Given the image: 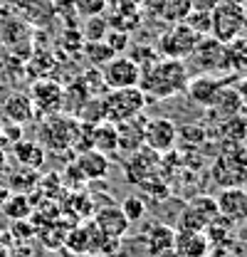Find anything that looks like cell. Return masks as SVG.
I'll return each instance as SVG.
<instances>
[{
	"label": "cell",
	"instance_id": "11",
	"mask_svg": "<svg viewBox=\"0 0 247 257\" xmlns=\"http://www.w3.org/2000/svg\"><path fill=\"white\" fill-rule=\"evenodd\" d=\"M230 50L227 45H220L213 37H200V42L195 45L190 60L203 69V74H213L217 69H227V60H230Z\"/></svg>",
	"mask_w": 247,
	"mask_h": 257
},
{
	"label": "cell",
	"instance_id": "9",
	"mask_svg": "<svg viewBox=\"0 0 247 257\" xmlns=\"http://www.w3.org/2000/svg\"><path fill=\"white\" fill-rule=\"evenodd\" d=\"M104 84L106 89H129V87H139L141 82V67L126 55H116L114 60L104 64Z\"/></svg>",
	"mask_w": 247,
	"mask_h": 257
},
{
	"label": "cell",
	"instance_id": "8",
	"mask_svg": "<svg viewBox=\"0 0 247 257\" xmlns=\"http://www.w3.org/2000/svg\"><path fill=\"white\" fill-rule=\"evenodd\" d=\"M144 146L151 149L158 156L171 154L178 146V126L168 119V116H154L146 119V128H144Z\"/></svg>",
	"mask_w": 247,
	"mask_h": 257
},
{
	"label": "cell",
	"instance_id": "6",
	"mask_svg": "<svg viewBox=\"0 0 247 257\" xmlns=\"http://www.w3.org/2000/svg\"><path fill=\"white\" fill-rule=\"evenodd\" d=\"M217 218V203L215 195L200 193L195 198H190L181 208L178 220H176V230H205L208 225Z\"/></svg>",
	"mask_w": 247,
	"mask_h": 257
},
{
	"label": "cell",
	"instance_id": "32",
	"mask_svg": "<svg viewBox=\"0 0 247 257\" xmlns=\"http://www.w3.org/2000/svg\"><path fill=\"white\" fill-rule=\"evenodd\" d=\"M119 208H121L124 218L129 223H139L146 215V200H144V195H126Z\"/></svg>",
	"mask_w": 247,
	"mask_h": 257
},
{
	"label": "cell",
	"instance_id": "24",
	"mask_svg": "<svg viewBox=\"0 0 247 257\" xmlns=\"http://www.w3.org/2000/svg\"><path fill=\"white\" fill-rule=\"evenodd\" d=\"M92 149L104 154V156H111L119 151V136H116V124L111 121H99L92 126Z\"/></svg>",
	"mask_w": 247,
	"mask_h": 257
},
{
	"label": "cell",
	"instance_id": "10",
	"mask_svg": "<svg viewBox=\"0 0 247 257\" xmlns=\"http://www.w3.org/2000/svg\"><path fill=\"white\" fill-rule=\"evenodd\" d=\"M200 42V35H195L193 30H188L183 23L173 25L171 30L161 37V55L168 57V60H188L195 50V45Z\"/></svg>",
	"mask_w": 247,
	"mask_h": 257
},
{
	"label": "cell",
	"instance_id": "16",
	"mask_svg": "<svg viewBox=\"0 0 247 257\" xmlns=\"http://www.w3.org/2000/svg\"><path fill=\"white\" fill-rule=\"evenodd\" d=\"M245 109L247 106L242 104L240 94L235 92V87H232V84H225L215 94L213 104L208 106V114L220 124V121H225V119H232V116H237V114H245Z\"/></svg>",
	"mask_w": 247,
	"mask_h": 257
},
{
	"label": "cell",
	"instance_id": "17",
	"mask_svg": "<svg viewBox=\"0 0 247 257\" xmlns=\"http://www.w3.org/2000/svg\"><path fill=\"white\" fill-rule=\"evenodd\" d=\"M173 250L181 257H210V240L200 230H176Z\"/></svg>",
	"mask_w": 247,
	"mask_h": 257
},
{
	"label": "cell",
	"instance_id": "26",
	"mask_svg": "<svg viewBox=\"0 0 247 257\" xmlns=\"http://www.w3.org/2000/svg\"><path fill=\"white\" fill-rule=\"evenodd\" d=\"M32 208H35V198H32V195H25V193H10L8 200L0 205L3 215L10 218L13 223H15V220H28L32 215Z\"/></svg>",
	"mask_w": 247,
	"mask_h": 257
},
{
	"label": "cell",
	"instance_id": "42",
	"mask_svg": "<svg viewBox=\"0 0 247 257\" xmlns=\"http://www.w3.org/2000/svg\"><path fill=\"white\" fill-rule=\"evenodd\" d=\"M232 3H240V5H247V0H232Z\"/></svg>",
	"mask_w": 247,
	"mask_h": 257
},
{
	"label": "cell",
	"instance_id": "1",
	"mask_svg": "<svg viewBox=\"0 0 247 257\" xmlns=\"http://www.w3.org/2000/svg\"><path fill=\"white\" fill-rule=\"evenodd\" d=\"M190 74L183 60H156L154 64L141 69V82L139 89L146 94V99H173L178 94H185Z\"/></svg>",
	"mask_w": 247,
	"mask_h": 257
},
{
	"label": "cell",
	"instance_id": "40",
	"mask_svg": "<svg viewBox=\"0 0 247 257\" xmlns=\"http://www.w3.org/2000/svg\"><path fill=\"white\" fill-rule=\"evenodd\" d=\"M5 168H8V154H5V149L0 146V176L5 173Z\"/></svg>",
	"mask_w": 247,
	"mask_h": 257
},
{
	"label": "cell",
	"instance_id": "39",
	"mask_svg": "<svg viewBox=\"0 0 247 257\" xmlns=\"http://www.w3.org/2000/svg\"><path fill=\"white\" fill-rule=\"evenodd\" d=\"M8 195H10V188H8V183H3V178H0V205L8 200Z\"/></svg>",
	"mask_w": 247,
	"mask_h": 257
},
{
	"label": "cell",
	"instance_id": "35",
	"mask_svg": "<svg viewBox=\"0 0 247 257\" xmlns=\"http://www.w3.org/2000/svg\"><path fill=\"white\" fill-rule=\"evenodd\" d=\"M62 188L64 191H69V193H77V191H82V186L87 183L84 181V176L79 173V168L74 166V161H69L67 163V168H64V173H62Z\"/></svg>",
	"mask_w": 247,
	"mask_h": 257
},
{
	"label": "cell",
	"instance_id": "12",
	"mask_svg": "<svg viewBox=\"0 0 247 257\" xmlns=\"http://www.w3.org/2000/svg\"><path fill=\"white\" fill-rule=\"evenodd\" d=\"M131 159H126L124 163V168H126V178L131 181V183H146V181H151L156 178V171L161 168V159H158V154H154L151 149H146V146H141L139 151H134V154H129Z\"/></svg>",
	"mask_w": 247,
	"mask_h": 257
},
{
	"label": "cell",
	"instance_id": "4",
	"mask_svg": "<svg viewBox=\"0 0 247 257\" xmlns=\"http://www.w3.org/2000/svg\"><path fill=\"white\" fill-rule=\"evenodd\" d=\"M240 146H225L220 151L215 163L210 166V178L220 188H242L247 176V149Z\"/></svg>",
	"mask_w": 247,
	"mask_h": 257
},
{
	"label": "cell",
	"instance_id": "2",
	"mask_svg": "<svg viewBox=\"0 0 247 257\" xmlns=\"http://www.w3.org/2000/svg\"><path fill=\"white\" fill-rule=\"evenodd\" d=\"M79 119L77 116H72V114H52V116H45L42 119V126L37 131V141L42 144V149L45 151H69L72 146H74V141H77V136H79Z\"/></svg>",
	"mask_w": 247,
	"mask_h": 257
},
{
	"label": "cell",
	"instance_id": "25",
	"mask_svg": "<svg viewBox=\"0 0 247 257\" xmlns=\"http://www.w3.org/2000/svg\"><path fill=\"white\" fill-rule=\"evenodd\" d=\"M220 141L225 146H240L247 141V114H237L232 119H225L217 124Z\"/></svg>",
	"mask_w": 247,
	"mask_h": 257
},
{
	"label": "cell",
	"instance_id": "7",
	"mask_svg": "<svg viewBox=\"0 0 247 257\" xmlns=\"http://www.w3.org/2000/svg\"><path fill=\"white\" fill-rule=\"evenodd\" d=\"M30 99L32 106H35V114L52 116V114L64 111V87L57 79H50V77L35 79L30 87Z\"/></svg>",
	"mask_w": 247,
	"mask_h": 257
},
{
	"label": "cell",
	"instance_id": "18",
	"mask_svg": "<svg viewBox=\"0 0 247 257\" xmlns=\"http://www.w3.org/2000/svg\"><path fill=\"white\" fill-rule=\"evenodd\" d=\"M146 119L144 114L126 119L121 124H116V136H119V151L124 154H134L144 146V128H146Z\"/></svg>",
	"mask_w": 247,
	"mask_h": 257
},
{
	"label": "cell",
	"instance_id": "20",
	"mask_svg": "<svg viewBox=\"0 0 247 257\" xmlns=\"http://www.w3.org/2000/svg\"><path fill=\"white\" fill-rule=\"evenodd\" d=\"M3 114H5V121L10 124H25L35 116V106H32L30 94L25 92H10V94L3 99Z\"/></svg>",
	"mask_w": 247,
	"mask_h": 257
},
{
	"label": "cell",
	"instance_id": "31",
	"mask_svg": "<svg viewBox=\"0 0 247 257\" xmlns=\"http://www.w3.org/2000/svg\"><path fill=\"white\" fill-rule=\"evenodd\" d=\"M79 30H82L84 42H99V40H104L106 32H109V20H106L104 15L87 18V20H84V28H79Z\"/></svg>",
	"mask_w": 247,
	"mask_h": 257
},
{
	"label": "cell",
	"instance_id": "41",
	"mask_svg": "<svg viewBox=\"0 0 247 257\" xmlns=\"http://www.w3.org/2000/svg\"><path fill=\"white\" fill-rule=\"evenodd\" d=\"M151 257H181L176 250H166V252H158V255H151Z\"/></svg>",
	"mask_w": 247,
	"mask_h": 257
},
{
	"label": "cell",
	"instance_id": "43",
	"mask_svg": "<svg viewBox=\"0 0 247 257\" xmlns=\"http://www.w3.org/2000/svg\"><path fill=\"white\" fill-rule=\"evenodd\" d=\"M87 257H106V255H101V252H96V255H87Z\"/></svg>",
	"mask_w": 247,
	"mask_h": 257
},
{
	"label": "cell",
	"instance_id": "28",
	"mask_svg": "<svg viewBox=\"0 0 247 257\" xmlns=\"http://www.w3.org/2000/svg\"><path fill=\"white\" fill-rule=\"evenodd\" d=\"M64 235H67V227H62L60 220H55V223L37 227L35 237H40L47 250H60V247H64Z\"/></svg>",
	"mask_w": 247,
	"mask_h": 257
},
{
	"label": "cell",
	"instance_id": "21",
	"mask_svg": "<svg viewBox=\"0 0 247 257\" xmlns=\"http://www.w3.org/2000/svg\"><path fill=\"white\" fill-rule=\"evenodd\" d=\"M23 20L30 25H50L55 20V0H15Z\"/></svg>",
	"mask_w": 247,
	"mask_h": 257
},
{
	"label": "cell",
	"instance_id": "29",
	"mask_svg": "<svg viewBox=\"0 0 247 257\" xmlns=\"http://www.w3.org/2000/svg\"><path fill=\"white\" fill-rule=\"evenodd\" d=\"M37 183H40L37 171L23 168L20 173H15V176L8 181V188H10V193H25V195H32V193L37 191Z\"/></svg>",
	"mask_w": 247,
	"mask_h": 257
},
{
	"label": "cell",
	"instance_id": "30",
	"mask_svg": "<svg viewBox=\"0 0 247 257\" xmlns=\"http://www.w3.org/2000/svg\"><path fill=\"white\" fill-rule=\"evenodd\" d=\"M82 52H84L87 62L92 64V67H104L109 60L116 57L104 40H99V42H84V45H82Z\"/></svg>",
	"mask_w": 247,
	"mask_h": 257
},
{
	"label": "cell",
	"instance_id": "44",
	"mask_svg": "<svg viewBox=\"0 0 247 257\" xmlns=\"http://www.w3.org/2000/svg\"><path fill=\"white\" fill-rule=\"evenodd\" d=\"M242 188H245V191H247V176H245V181H242Z\"/></svg>",
	"mask_w": 247,
	"mask_h": 257
},
{
	"label": "cell",
	"instance_id": "27",
	"mask_svg": "<svg viewBox=\"0 0 247 257\" xmlns=\"http://www.w3.org/2000/svg\"><path fill=\"white\" fill-rule=\"evenodd\" d=\"M190 13V0H156V15L166 23H183Z\"/></svg>",
	"mask_w": 247,
	"mask_h": 257
},
{
	"label": "cell",
	"instance_id": "45",
	"mask_svg": "<svg viewBox=\"0 0 247 257\" xmlns=\"http://www.w3.org/2000/svg\"><path fill=\"white\" fill-rule=\"evenodd\" d=\"M245 225H247V220H245Z\"/></svg>",
	"mask_w": 247,
	"mask_h": 257
},
{
	"label": "cell",
	"instance_id": "22",
	"mask_svg": "<svg viewBox=\"0 0 247 257\" xmlns=\"http://www.w3.org/2000/svg\"><path fill=\"white\" fill-rule=\"evenodd\" d=\"M74 166L79 168L84 181H99V178H106L111 163H109V156L89 149V151H82V154L74 156Z\"/></svg>",
	"mask_w": 247,
	"mask_h": 257
},
{
	"label": "cell",
	"instance_id": "13",
	"mask_svg": "<svg viewBox=\"0 0 247 257\" xmlns=\"http://www.w3.org/2000/svg\"><path fill=\"white\" fill-rule=\"evenodd\" d=\"M217 215L232 225H240L247 220V191L245 188H220L215 195Z\"/></svg>",
	"mask_w": 247,
	"mask_h": 257
},
{
	"label": "cell",
	"instance_id": "37",
	"mask_svg": "<svg viewBox=\"0 0 247 257\" xmlns=\"http://www.w3.org/2000/svg\"><path fill=\"white\" fill-rule=\"evenodd\" d=\"M13 235H15V240H32L35 235H37V227L30 223V218L28 220H15L13 223Z\"/></svg>",
	"mask_w": 247,
	"mask_h": 257
},
{
	"label": "cell",
	"instance_id": "36",
	"mask_svg": "<svg viewBox=\"0 0 247 257\" xmlns=\"http://www.w3.org/2000/svg\"><path fill=\"white\" fill-rule=\"evenodd\" d=\"M104 42L109 45V50H111L114 55H124V52H126V47H129V32L109 30L106 32V37H104Z\"/></svg>",
	"mask_w": 247,
	"mask_h": 257
},
{
	"label": "cell",
	"instance_id": "34",
	"mask_svg": "<svg viewBox=\"0 0 247 257\" xmlns=\"http://www.w3.org/2000/svg\"><path fill=\"white\" fill-rule=\"evenodd\" d=\"M72 5L79 18H96V15H104V10L109 8V0H72Z\"/></svg>",
	"mask_w": 247,
	"mask_h": 257
},
{
	"label": "cell",
	"instance_id": "23",
	"mask_svg": "<svg viewBox=\"0 0 247 257\" xmlns=\"http://www.w3.org/2000/svg\"><path fill=\"white\" fill-rule=\"evenodd\" d=\"M13 159L18 161L23 168L37 171V168L47 161V151H45L42 144L35 141V139H20V141L13 144Z\"/></svg>",
	"mask_w": 247,
	"mask_h": 257
},
{
	"label": "cell",
	"instance_id": "33",
	"mask_svg": "<svg viewBox=\"0 0 247 257\" xmlns=\"http://www.w3.org/2000/svg\"><path fill=\"white\" fill-rule=\"evenodd\" d=\"M183 25L188 30H193L195 35H200V37H208V35H210V13L190 10V13L185 15Z\"/></svg>",
	"mask_w": 247,
	"mask_h": 257
},
{
	"label": "cell",
	"instance_id": "14",
	"mask_svg": "<svg viewBox=\"0 0 247 257\" xmlns=\"http://www.w3.org/2000/svg\"><path fill=\"white\" fill-rule=\"evenodd\" d=\"M225 84H230V82H227V79H220L215 74H198V77H190V79H188L185 94L190 96L195 104H200V106L208 109V106L213 104L215 94Z\"/></svg>",
	"mask_w": 247,
	"mask_h": 257
},
{
	"label": "cell",
	"instance_id": "15",
	"mask_svg": "<svg viewBox=\"0 0 247 257\" xmlns=\"http://www.w3.org/2000/svg\"><path fill=\"white\" fill-rule=\"evenodd\" d=\"M92 223L104 237H124L129 232V220L124 218L119 205H104L92 213Z\"/></svg>",
	"mask_w": 247,
	"mask_h": 257
},
{
	"label": "cell",
	"instance_id": "38",
	"mask_svg": "<svg viewBox=\"0 0 247 257\" xmlns=\"http://www.w3.org/2000/svg\"><path fill=\"white\" fill-rule=\"evenodd\" d=\"M220 0H190V10H200V13H213Z\"/></svg>",
	"mask_w": 247,
	"mask_h": 257
},
{
	"label": "cell",
	"instance_id": "19",
	"mask_svg": "<svg viewBox=\"0 0 247 257\" xmlns=\"http://www.w3.org/2000/svg\"><path fill=\"white\" fill-rule=\"evenodd\" d=\"M144 245H146V255H158L166 250H173V237H176V227L168 223H151L144 230Z\"/></svg>",
	"mask_w": 247,
	"mask_h": 257
},
{
	"label": "cell",
	"instance_id": "3",
	"mask_svg": "<svg viewBox=\"0 0 247 257\" xmlns=\"http://www.w3.org/2000/svg\"><path fill=\"white\" fill-rule=\"evenodd\" d=\"M146 94L139 87H129V89H109L106 94L99 99L101 104V116L104 121L111 124H121L126 119H134L139 114H144L146 109Z\"/></svg>",
	"mask_w": 247,
	"mask_h": 257
},
{
	"label": "cell",
	"instance_id": "5",
	"mask_svg": "<svg viewBox=\"0 0 247 257\" xmlns=\"http://www.w3.org/2000/svg\"><path fill=\"white\" fill-rule=\"evenodd\" d=\"M245 30V5L232 0H220L215 10L210 13V35L220 45H232L240 32Z\"/></svg>",
	"mask_w": 247,
	"mask_h": 257
}]
</instances>
